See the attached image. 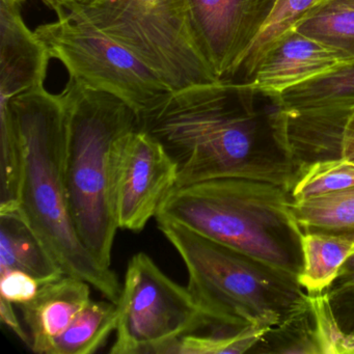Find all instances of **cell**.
<instances>
[{"instance_id": "obj_1", "label": "cell", "mask_w": 354, "mask_h": 354, "mask_svg": "<svg viewBox=\"0 0 354 354\" xmlns=\"http://www.w3.org/2000/svg\"><path fill=\"white\" fill-rule=\"evenodd\" d=\"M244 82L196 84L138 113L178 167L177 187L221 178L270 182L291 192L297 169L277 138L273 102Z\"/></svg>"}, {"instance_id": "obj_2", "label": "cell", "mask_w": 354, "mask_h": 354, "mask_svg": "<svg viewBox=\"0 0 354 354\" xmlns=\"http://www.w3.org/2000/svg\"><path fill=\"white\" fill-rule=\"evenodd\" d=\"M0 104L9 111L22 152L19 211L66 274L90 283L118 304L117 274L102 266L76 233L66 189V109L61 95L44 86Z\"/></svg>"}, {"instance_id": "obj_3", "label": "cell", "mask_w": 354, "mask_h": 354, "mask_svg": "<svg viewBox=\"0 0 354 354\" xmlns=\"http://www.w3.org/2000/svg\"><path fill=\"white\" fill-rule=\"evenodd\" d=\"M292 201L291 192L277 184L221 178L176 187L155 218L181 223L298 279L304 233Z\"/></svg>"}, {"instance_id": "obj_4", "label": "cell", "mask_w": 354, "mask_h": 354, "mask_svg": "<svg viewBox=\"0 0 354 354\" xmlns=\"http://www.w3.org/2000/svg\"><path fill=\"white\" fill-rule=\"evenodd\" d=\"M64 175L76 233L102 266L111 268L118 227L113 200V154L122 136L138 128V113L119 97L70 78Z\"/></svg>"}, {"instance_id": "obj_5", "label": "cell", "mask_w": 354, "mask_h": 354, "mask_svg": "<svg viewBox=\"0 0 354 354\" xmlns=\"http://www.w3.org/2000/svg\"><path fill=\"white\" fill-rule=\"evenodd\" d=\"M159 230L181 257L187 288L223 328L277 326L306 299L296 277L169 219Z\"/></svg>"}, {"instance_id": "obj_6", "label": "cell", "mask_w": 354, "mask_h": 354, "mask_svg": "<svg viewBox=\"0 0 354 354\" xmlns=\"http://www.w3.org/2000/svg\"><path fill=\"white\" fill-rule=\"evenodd\" d=\"M148 66L173 92L218 82L192 36L188 0H61Z\"/></svg>"}, {"instance_id": "obj_7", "label": "cell", "mask_w": 354, "mask_h": 354, "mask_svg": "<svg viewBox=\"0 0 354 354\" xmlns=\"http://www.w3.org/2000/svg\"><path fill=\"white\" fill-rule=\"evenodd\" d=\"M118 306L113 354H162L183 335L219 327L189 289L169 279L145 252L128 263Z\"/></svg>"}, {"instance_id": "obj_8", "label": "cell", "mask_w": 354, "mask_h": 354, "mask_svg": "<svg viewBox=\"0 0 354 354\" xmlns=\"http://www.w3.org/2000/svg\"><path fill=\"white\" fill-rule=\"evenodd\" d=\"M35 34L70 78L119 97L138 113L173 93L133 53L67 10L57 21L38 26Z\"/></svg>"}, {"instance_id": "obj_9", "label": "cell", "mask_w": 354, "mask_h": 354, "mask_svg": "<svg viewBox=\"0 0 354 354\" xmlns=\"http://www.w3.org/2000/svg\"><path fill=\"white\" fill-rule=\"evenodd\" d=\"M177 181V165L156 138L138 128L122 136L115 145L111 180L119 229L142 231Z\"/></svg>"}, {"instance_id": "obj_10", "label": "cell", "mask_w": 354, "mask_h": 354, "mask_svg": "<svg viewBox=\"0 0 354 354\" xmlns=\"http://www.w3.org/2000/svg\"><path fill=\"white\" fill-rule=\"evenodd\" d=\"M275 0H188L192 36L217 80H230Z\"/></svg>"}, {"instance_id": "obj_11", "label": "cell", "mask_w": 354, "mask_h": 354, "mask_svg": "<svg viewBox=\"0 0 354 354\" xmlns=\"http://www.w3.org/2000/svg\"><path fill=\"white\" fill-rule=\"evenodd\" d=\"M350 63L353 61L337 51L291 30L267 51L245 84L265 96L277 97Z\"/></svg>"}, {"instance_id": "obj_12", "label": "cell", "mask_w": 354, "mask_h": 354, "mask_svg": "<svg viewBox=\"0 0 354 354\" xmlns=\"http://www.w3.org/2000/svg\"><path fill=\"white\" fill-rule=\"evenodd\" d=\"M50 55L21 16V5L0 0V100L44 86Z\"/></svg>"}, {"instance_id": "obj_13", "label": "cell", "mask_w": 354, "mask_h": 354, "mask_svg": "<svg viewBox=\"0 0 354 354\" xmlns=\"http://www.w3.org/2000/svg\"><path fill=\"white\" fill-rule=\"evenodd\" d=\"M90 287L84 279L64 274L42 283L32 300L18 304L35 353H50L55 339L92 300Z\"/></svg>"}, {"instance_id": "obj_14", "label": "cell", "mask_w": 354, "mask_h": 354, "mask_svg": "<svg viewBox=\"0 0 354 354\" xmlns=\"http://www.w3.org/2000/svg\"><path fill=\"white\" fill-rule=\"evenodd\" d=\"M17 269L41 283L66 274L19 209L0 213V272Z\"/></svg>"}, {"instance_id": "obj_15", "label": "cell", "mask_w": 354, "mask_h": 354, "mask_svg": "<svg viewBox=\"0 0 354 354\" xmlns=\"http://www.w3.org/2000/svg\"><path fill=\"white\" fill-rule=\"evenodd\" d=\"M301 248L304 263L298 281L308 294L322 293L354 254V236L308 232L302 234Z\"/></svg>"}, {"instance_id": "obj_16", "label": "cell", "mask_w": 354, "mask_h": 354, "mask_svg": "<svg viewBox=\"0 0 354 354\" xmlns=\"http://www.w3.org/2000/svg\"><path fill=\"white\" fill-rule=\"evenodd\" d=\"M291 210L302 233L354 236V187L293 198Z\"/></svg>"}, {"instance_id": "obj_17", "label": "cell", "mask_w": 354, "mask_h": 354, "mask_svg": "<svg viewBox=\"0 0 354 354\" xmlns=\"http://www.w3.org/2000/svg\"><path fill=\"white\" fill-rule=\"evenodd\" d=\"M119 306L111 300H91L55 339L49 354H92L117 330Z\"/></svg>"}, {"instance_id": "obj_18", "label": "cell", "mask_w": 354, "mask_h": 354, "mask_svg": "<svg viewBox=\"0 0 354 354\" xmlns=\"http://www.w3.org/2000/svg\"><path fill=\"white\" fill-rule=\"evenodd\" d=\"M327 0H275L266 24L227 82H248L267 51L289 32L300 20Z\"/></svg>"}, {"instance_id": "obj_19", "label": "cell", "mask_w": 354, "mask_h": 354, "mask_svg": "<svg viewBox=\"0 0 354 354\" xmlns=\"http://www.w3.org/2000/svg\"><path fill=\"white\" fill-rule=\"evenodd\" d=\"M263 353L323 354L320 322L310 296L257 345Z\"/></svg>"}, {"instance_id": "obj_20", "label": "cell", "mask_w": 354, "mask_h": 354, "mask_svg": "<svg viewBox=\"0 0 354 354\" xmlns=\"http://www.w3.org/2000/svg\"><path fill=\"white\" fill-rule=\"evenodd\" d=\"M292 30L354 62V7L344 0H327Z\"/></svg>"}, {"instance_id": "obj_21", "label": "cell", "mask_w": 354, "mask_h": 354, "mask_svg": "<svg viewBox=\"0 0 354 354\" xmlns=\"http://www.w3.org/2000/svg\"><path fill=\"white\" fill-rule=\"evenodd\" d=\"M279 111H296L354 100V62L270 97Z\"/></svg>"}, {"instance_id": "obj_22", "label": "cell", "mask_w": 354, "mask_h": 354, "mask_svg": "<svg viewBox=\"0 0 354 354\" xmlns=\"http://www.w3.org/2000/svg\"><path fill=\"white\" fill-rule=\"evenodd\" d=\"M271 327L252 325L243 329L206 328L188 333L165 346L162 354H242L252 352Z\"/></svg>"}, {"instance_id": "obj_23", "label": "cell", "mask_w": 354, "mask_h": 354, "mask_svg": "<svg viewBox=\"0 0 354 354\" xmlns=\"http://www.w3.org/2000/svg\"><path fill=\"white\" fill-rule=\"evenodd\" d=\"M1 115V169L0 213L19 209L22 177V152L9 111L0 105Z\"/></svg>"}, {"instance_id": "obj_24", "label": "cell", "mask_w": 354, "mask_h": 354, "mask_svg": "<svg viewBox=\"0 0 354 354\" xmlns=\"http://www.w3.org/2000/svg\"><path fill=\"white\" fill-rule=\"evenodd\" d=\"M324 293L333 317L329 330L331 354H337L339 339L354 333V254Z\"/></svg>"}, {"instance_id": "obj_25", "label": "cell", "mask_w": 354, "mask_h": 354, "mask_svg": "<svg viewBox=\"0 0 354 354\" xmlns=\"http://www.w3.org/2000/svg\"><path fill=\"white\" fill-rule=\"evenodd\" d=\"M349 187H354V162L335 159L315 163L300 171L291 196L296 200Z\"/></svg>"}, {"instance_id": "obj_26", "label": "cell", "mask_w": 354, "mask_h": 354, "mask_svg": "<svg viewBox=\"0 0 354 354\" xmlns=\"http://www.w3.org/2000/svg\"><path fill=\"white\" fill-rule=\"evenodd\" d=\"M42 283L24 271L11 269L0 272V297L15 304H26L38 293Z\"/></svg>"}, {"instance_id": "obj_27", "label": "cell", "mask_w": 354, "mask_h": 354, "mask_svg": "<svg viewBox=\"0 0 354 354\" xmlns=\"http://www.w3.org/2000/svg\"><path fill=\"white\" fill-rule=\"evenodd\" d=\"M0 318L3 324L10 327L24 343L30 345V335H28V330L22 327L18 320L13 302L9 301L3 297H0Z\"/></svg>"}, {"instance_id": "obj_28", "label": "cell", "mask_w": 354, "mask_h": 354, "mask_svg": "<svg viewBox=\"0 0 354 354\" xmlns=\"http://www.w3.org/2000/svg\"><path fill=\"white\" fill-rule=\"evenodd\" d=\"M342 158L354 162V102L344 128Z\"/></svg>"}, {"instance_id": "obj_29", "label": "cell", "mask_w": 354, "mask_h": 354, "mask_svg": "<svg viewBox=\"0 0 354 354\" xmlns=\"http://www.w3.org/2000/svg\"><path fill=\"white\" fill-rule=\"evenodd\" d=\"M354 354V333L344 335L337 345V354Z\"/></svg>"}, {"instance_id": "obj_30", "label": "cell", "mask_w": 354, "mask_h": 354, "mask_svg": "<svg viewBox=\"0 0 354 354\" xmlns=\"http://www.w3.org/2000/svg\"><path fill=\"white\" fill-rule=\"evenodd\" d=\"M10 1H13V3H19V5L22 6L26 1H28V0H10ZM40 1H42L47 8L55 12L57 17L66 13V9L64 8V6L62 5L61 0H40Z\"/></svg>"}, {"instance_id": "obj_31", "label": "cell", "mask_w": 354, "mask_h": 354, "mask_svg": "<svg viewBox=\"0 0 354 354\" xmlns=\"http://www.w3.org/2000/svg\"><path fill=\"white\" fill-rule=\"evenodd\" d=\"M345 3H347L348 5L352 6V7H354V0H344Z\"/></svg>"}]
</instances>
